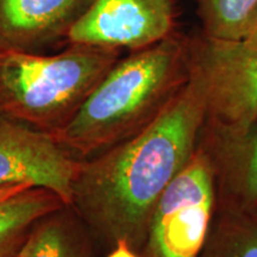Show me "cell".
I'll return each mask as SVG.
<instances>
[{"label":"cell","instance_id":"52a82bcc","mask_svg":"<svg viewBox=\"0 0 257 257\" xmlns=\"http://www.w3.org/2000/svg\"><path fill=\"white\" fill-rule=\"evenodd\" d=\"M82 162L50 134L0 117V186L48 189L69 207Z\"/></svg>","mask_w":257,"mask_h":257},{"label":"cell","instance_id":"4fadbf2b","mask_svg":"<svg viewBox=\"0 0 257 257\" xmlns=\"http://www.w3.org/2000/svg\"><path fill=\"white\" fill-rule=\"evenodd\" d=\"M199 257H257V219L217 212Z\"/></svg>","mask_w":257,"mask_h":257},{"label":"cell","instance_id":"6da1fadb","mask_svg":"<svg viewBox=\"0 0 257 257\" xmlns=\"http://www.w3.org/2000/svg\"><path fill=\"white\" fill-rule=\"evenodd\" d=\"M205 120L204 92L191 74L146 130L83 160L69 207L94 240L108 249L124 240L141 252L154 208L197 149Z\"/></svg>","mask_w":257,"mask_h":257},{"label":"cell","instance_id":"277c9868","mask_svg":"<svg viewBox=\"0 0 257 257\" xmlns=\"http://www.w3.org/2000/svg\"><path fill=\"white\" fill-rule=\"evenodd\" d=\"M191 74L206 101L205 133L237 136L257 123V46L199 32L191 36Z\"/></svg>","mask_w":257,"mask_h":257},{"label":"cell","instance_id":"ba28073f","mask_svg":"<svg viewBox=\"0 0 257 257\" xmlns=\"http://www.w3.org/2000/svg\"><path fill=\"white\" fill-rule=\"evenodd\" d=\"M199 143L214 168L217 212L257 219V123L237 136H216L201 130Z\"/></svg>","mask_w":257,"mask_h":257},{"label":"cell","instance_id":"30bf717a","mask_svg":"<svg viewBox=\"0 0 257 257\" xmlns=\"http://www.w3.org/2000/svg\"><path fill=\"white\" fill-rule=\"evenodd\" d=\"M68 207L55 193L30 188L0 201V257L21 250L44 217Z\"/></svg>","mask_w":257,"mask_h":257},{"label":"cell","instance_id":"8fae6325","mask_svg":"<svg viewBox=\"0 0 257 257\" xmlns=\"http://www.w3.org/2000/svg\"><path fill=\"white\" fill-rule=\"evenodd\" d=\"M30 239V257H93L94 252V238L70 207L40 220Z\"/></svg>","mask_w":257,"mask_h":257},{"label":"cell","instance_id":"2e32d148","mask_svg":"<svg viewBox=\"0 0 257 257\" xmlns=\"http://www.w3.org/2000/svg\"><path fill=\"white\" fill-rule=\"evenodd\" d=\"M245 43L251 44V46H257V14L255 16V19H253L251 28L246 35L245 38L243 40Z\"/></svg>","mask_w":257,"mask_h":257},{"label":"cell","instance_id":"9c48e42d","mask_svg":"<svg viewBox=\"0 0 257 257\" xmlns=\"http://www.w3.org/2000/svg\"><path fill=\"white\" fill-rule=\"evenodd\" d=\"M91 0H0V50L41 51L63 41Z\"/></svg>","mask_w":257,"mask_h":257},{"label":"cell","instance_id":"5b68a950","mask_svg":"<svg viewBox=\"0 0 257 257\" xmlns=\"http://www.w3.org/2000/svg\"><path fill=\"white\" fill-rule=\"evenodd\" d=\"M217 210L214 168L206 149L198 143L157 201L141 253L143 257H199Z\"/></svg>","mask_w":257,"mask_h":257},{"label":"cell","instance_id":"7a4b0ae2","mask_svg":"<svg viewBox=\"0 0 257 257\" xmlns=\"http://www.w3.org/2000/svg\"><path fill=\"white\" fill-rule=\"evenodd\" d=\"M189 78L191 36L176 31L118 60L72 120L51 136L78 159H91L146 130Z\"/></svg>","mask_w":257,"mask_h":257},{"label":"cell","instance_id":"e0dca14e","mask_svg":"<svg viewBox=\"0 0 257 257\" xmlns=\"http://www.w3.org/2000/svg\"><path fill=\"white\" fill-rule=\"evenodd\" d=\"M30 255H31V239H30V237H29V239L27 240V243H25V245L21 250H19V251L11 253V255L2 256V257H30Z\"/></svg>","mask_w":257,"mask_h":257},{"label":"cell","instance_id":"9a60e30c","mask_svg":"<svg viewBox=\"0 0 257 257\" xmlns=\"http://www.w3.org/2000/svg\"><path fill=\"white\" fill-rule=\"evenodd\" d=\"M30 188L31 187H29V186H25V185L0 186V201L14 197V195L19 194V193L27 191V189H30Z\"/></svg>","mask_w":257,"mask_h":257},{"label":"cell","instance_id":"7c38bea8","mask_svg":"<svg viewBox=\"0 0 257 257\" xmlns=\"http://www.w3.org/2000/svg\"><path fill=\"white\" fill-rule=\"evenodd\" d=\"M201 34L211 38L243 41L257 14V0H195Z\"/></svg>","mask_w":257,"mask_h":257},{"label":"cell","instance_id":"5bb4252c","mask_svg":"<svg viewBox=\"0 0 257 257\" xmlns=\"http://www.w3.org/2000/svg\"><path fill=\"white\" fill-rule=\"evenodd\" d=\"M106 257H143L142 253L135 250L133 246L128 245L126 242L120 240L115 243L110 249Z\"/></svg>","mask_w":257,"mask_h":257},{"label":"cell","instance_id":"8992f818","mask_svg":"<svg viewBox=\"0 0 257 257\" xmlns=\"http://www.w3.org/2000/svg\"><path fill=\"white\" fill-rule=\"evenodd\" d=\"M175 0H91L70 27L64 43L137 51L172 36Z\"/></svg>","mask_w":257,"mask_h":257},{"label":"cell","instance_id":"3957f363","mask_svg":"<svg viewBox=\"0 0 257 257\" xmlns=\"http://www.w3.org/2000/svg\"><path fill=\"white\" fill-rule=\"evenodd\" d=\"M121 51L67 46L56 54L0 50V117L54 134L72 120Z\"/></svg>","mask_w":257,"mask_h":257}]
</instances>
